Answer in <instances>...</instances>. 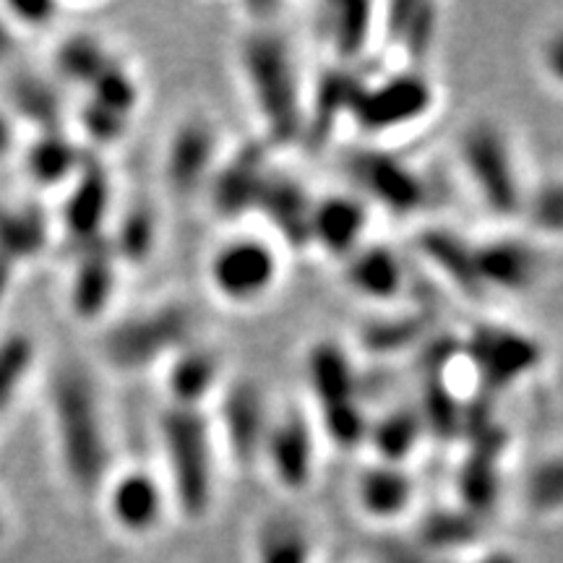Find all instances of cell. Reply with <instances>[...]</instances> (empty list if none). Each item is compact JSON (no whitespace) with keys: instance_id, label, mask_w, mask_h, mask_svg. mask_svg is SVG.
I'll list each match as a JSON object with an SVG mask.
<instances>
[{"instance_id":"6da1fadb","label":"cell","mask_w":563,"mask_h":563,"mask_svg":"<svg viewBox=\"0 0 563 563\" xmlns=\"http://www.w3.org/2000/svg\"><path fill=\"white\" fill-rule=\"evenodd\" d=\"M47 428L60 475L79 496H100L112 467V439L100 386L79 361H63L47 382Z\"/></svg>"},{"instance_id":"7a4b0ae2","label":"cell","mask_w":563,"mask_h":563,"mask_svg":"<svg viewBox=\"0 0 563 563\" xmlns=\"http://www.w3.org/2000/svg\"><path fill=\"white\" fill-rule=\"evenodd\" d=\"M238 74L262 139L272 152L298 146L306 131L308 89L290 37L277 24H253L235 47Z\"/></svg>"},{"instance_id":"3957f363","label":"cell","mask_w":563,"mask_h":563,"mask_svg":"<svg viewBox=\"0 0 563 563\" xmlns=\"http://www.w3.org/2000/svg\"><path fill=\"white\" fill-rule=\"evenodd\" d=\"M157 441L165 462L170 504L186 519H203L217 498V439L201 410L165 407L157 415Z\"/></svg>"},{"instance_id":"277c9868","label":"cell","mask_w":563,"mask_h":563,"mask_svg":"<svg viewBox=\"0 0 563 563\" xmlns=\"http://www.w3.org/2000/svg\"><path fill=\"white\" fill-rule=\"evenodd\" d=\"M196 342V311L183 300H162L112 321L100 334V357L112 373L159 371L175 352Z\"/></svg>"},{"instance_id":"5b68a950","label":"cell","mask_w":563,"mask_h":563,"mask_svg":"<svg viewBox=\"0 0 563 563\" xmlns=\"http://www.w3.org/2000/svg\"><path fill=\"white\" fill-rule=\"evenodd\" d=\"M456 157L483 209L496 220H519L527 186L509 131L493 118H473L456 136Z\"/></svg>"},{"instance_id":"8992f818","label":"cell","mask_w":563,"mask_h":563,"mask_svg":"<svg viewBox=\"0 0 563 563\" xmlns=\"http://www.w3.org/2000/svg\"><path fill=\"white\" fill-rule=\"evenodd\" d=\"M209 292L222 306L245 308L262 306L269 300L282 279V249L272 238L256 232H235L214 245L209 253L207 269Z\"/></svg>"},{"instance_id":"52a82bcc","label":"cell","mask_w":563,"mask_h":563,"mask_svg":"<svg viewBox=\"0 0 563 563\" xmlns=\"http://www.w3.org/2000/svg\"><path fill=\"white\" fill-rule=\"evenodd\" d=\"M435 102L439 91L426 70L402 68L376 81L363 79L347 121L355 123V129L368 139H384L426 121Z\"/></svg>"},{"instance_id":"ba28073f","label":"cell","mask_w":563,"mask_h":563,"mask_svg":"<svg viewBox=\"0 0 563 563\" xmlns=\"http://www.w3.org/2000/svg\"><path fill=\"white\" fill-rule=\"evenodd\" d=\"M344 170L352 191L373 209H382L397 220H410L428 207L431 186L412 162L386 146L363 144L344 154Z\"/></svg>"},{"instance_id":"9c48e42d","label":"cell","mask_w":563,"mask_h":563,"mask_svg":"<svg viewBox=\"0 0 563 563\" xmlns=\"http://www.w3.org/2000/svg\"><path fill=\"white\" fill-rule=\"evenodd\" d=\"M462 357L473 365L481 397L493 399L530 378L543 365V342L506 323H477L462 340Z\"/></svg>"},{"instance_id":"30bf717a","label":"cell","mask_w":563,"mask_h":563,"mask_svg":"<svg viewBox=\"0 0 563 563\" xmlns=\"http://www.w3.org/2000/svg\"><path fill=\"white\" fill-rule=\"evenodd\" d=\"M214 402V418L209 420L217 449H222L235 467H258L274 415L264 386L249 376L232 378V382H224Z\"/></svg>"},{"instance_id":"8fae6325","label":"cell","mask_w":563,"mask_h":563,"mask_svg":"<svg viewBox=\"0 0 563 563\" xmlns=\"http://www.w3.org/2000/svg\"><path fill=\"white\" fill-rule=\"evenodd\" d=\"M115 209V180L102 154L89 152L79 175L60 194L58 217H53L55 235H63L68 251L97 243L108 235Z\"/></svg>"},{"instance_id":"7c38bea8","label":"cell","mask_w":563,"mask_h":563,"mask_svg":"<svg viewBox=\"0 0 563 563\" xmlns=\"http://www.w3.org/2000/svg\"><path fill=\"white\" fill-rule=\"evenodd\" d=\"M262 139L243 141L222 154L214 173L203 188L209 209L224 224H241L256 214L258 196L269 178L274 157Z\"/></svg>"},{"instance_id":"4fadbf2b","label":"cell","mask_w":563,"mask_h":563,"mask_svg":"<svg viewBox=\"0 0 563 563\" xmlns=\"http://www.w3.org/2000/svg\"><path fill=\"white\" fill-rule=\"evenodd\" d=\"M319 439L313 418L300 405L274 410L258 467L285 493L308 490L319 473Z\"/></svg>"},{"instance_id":"5bb4252c","label":"cell","mask_w":563,"mask_h":563,"mask_svg":"<svg viewBox=\"0 0 563 563\" xmlns=\"http://www.w3.org/2000/svg\"><path fill=\"white\" fill-rule=\"evenodd\" d=\"M222 131L214 118L188 112L167 133L162 152V178L175 196H196L207 188L217 162L222 159Z\"/></svg>"},{"instance_id":"9a60e30c","label":"cell","mask_w":563,"mask_h":563,"mask_svg":"<svg viewBox=\"0 0 563 563\" xmlns=\"http://www.w3.org/2000/svg\"><path fill=\"white\" fill-rule=\"evenodd\" d=\"M475 269L485 295L532 292L548 274V256L532 238L493 235L475 241Z\"/></svg>"},{"instance_id":"2e32d148","label":"cell","mask_w":563,"mask_h":563,"mask_svg":"<svg viewBox=\"0 0 563 563\" xmlns=\"http://www.w3.org/2000/svg\"><path fill=\"white\" fill-rule=\"evenodd\" d=\"M123 269L112 256L108 241H97L70 251L66 279V308L70 319L97 327L108 319L118 298Z\"/></svg>"},{"instance_id":"e0dca14e","label":"cell","mask_w":563,"mask_h":563,"mask_svg":"<svg viewBox=\"0 0 563 563\" xmlns=\"http://www.w3.org/2000/svg\"><path fill=\"white\" fill-rule=\"evenodd\" d=\"M100 493L110 522L131 538H144L157 530L170 506L165 481L139 464L112 470Z\"/></svg>"},{"instance_id":"ac0fdd59","label":"cell","mask_w":563,"mask_h":563,"mask_svg":"<svg viewBox=\"0 0 563 563\" xmlns=\"http://www.w3.org/2000/svg\"><path fill=\"white\" fill-rule=\"evenodd\" d=\"M316 194L298 175L274 165L264 191L258 196L256 214L274 235V243L290 253L311 251V214Z\"/></svg>"},{"instance_id":"d6986e66","label":"cell","mask_w":563,"mask_h":563,"mask_svg":"<svg viewBox=\"0 0 563 563\" xmlns=\"http://www.w3.org/2000/svg\"><path fill=\"white\" fill-rule=\"evenodd\" d=\"M373 209L355 191L316 196L311 214V251L344 262L368 243Z\"/></svg>"},{"instance_id":"ffe728a7","label":"cell","mask_w":563,"mask_h":563,"mask_svg":"<svg viewBox=\"0 0 563 563\" xmlns=\"http://www.w3.org/2000/svg\"><path fill=\"white\" fill-rule=\"evenodd\" d=\"M159 371L167 407L180 410L207 412V405L214 402L224 386L222 355L199 340L175 352Z\"/></svg>"},{"instance_id":"44dd1931","label":"cell","mask_w":563,"mask_h":563,"mask_svg":"<svg viewBox=\"0 0 563 563\" xmlns=\"http://www.w3.org/2000/svg\"><path fill=\"white\" fill-rule=\"evenodd\" d=\"M302 376H306L316 412L363 402L355 357L340 340H332V336L316 340L302 357Z\"/></svg>"},{"instance_id":"7402d4cb","label":"cell","mask_w":563,"mask_h":563,"mask_svg":"<svg viewBox=\"0 0 563 563\" xmlns=\"http://www.w3.org/2000/svg\"><path fill=\"white\" fill-rule=\"evenodd\" d=\"M342 282L355 298L389 308L405 298L410 274L391 245L368 241L342 262Z\"/></svg>"},{"instance_id":"603a6c76","label":"cell","mask_w":563,"mask_h":563,"mask_svg":"<svg viewBox=\"0 0 563 563\" xmlns=\"http://www.w3.org/2000/svg\"><path fill=\"white\" fill-rule=\"evenodd\" d=\"M87 154L89 150H84L81 141L68 133V129H63L32 133L30 139L21 141L16 159L34 191L63 194L68 183L79 175Z\"/></svg>"},{"instance_id":"cb8c5ba5","label":"cell","mask_w":563,"mask_h":563,"mask_svg":"<svg viewBox=\"0 0 563 563\" xmlns=\"http://www.w3.org/2000/svg\"><path fill=\"white\" fill-rule=\"evenodd\" d=\"M0 104L9 110L19 129L32 133L66 129V97L53 76L37 74V70H13L3 81Z\"/></svg>"},{"instance_id":"d4e9b609","label":"cell","mask_w":563,"mask_h":563,"mask_svg":"<svg viewBox=\"0 0 563 563\" xmlns=\"http://www.w3.org/2000/svg\"><path fill=\"white\" fill-rule=\"evenodd\" d=\"M415 253L420 262L441 277L454 292L470 300H483L485 292L475 269V241L446 224H431L415 235Z\"/></svg>"},{"instance_id":"484cf974","label":"cell","mask_w":563,"mask_h":563,"mask_svg":"<svg viewBox=\"0 0 563 563\" xmlns=\"http://www.w3.org/2000/svg\"><path fill=\"white\" fill-rule=\"evenodd\" d=\"M55 241V222L37 201L0 199V258L16 266L40 262Z\"/></svg>"},{"instance_id":"4316f807","label":"cell","mask_w":563,"mask_h":563,"mask_svg":"<svg viewBox=\"0 0 563 563\" xmlns=\"http://www.w3.org/2000/svg\"><path fill=\"white\" fill-rule=\"evenodd\" d=\"M441 11L428 0H397L389 3L378 16V37L399 47L407 58V68H420L433 53L439 40Z\"/></svg>"},{"instance_id":"83f0119b","label":"cell","mask_w":563,"mask_h":563,"mask_svg":"<svg viewBox=\"0 0 563 563\" xmlns=\"http://www.w3.org/2000/svg\"><path fill=\"white\" fill-rule=\"evenodd\" d=\"M363 79L355 74V68L332 66L323 70L316 81V89L308 91L306 102V131H302L300 144L321 150L336 131V123L347 121L355 91Z\"/></svg>"},{"instance_id":"f1b7e54d","label":"cell","mask_w":563,"mask_h":563,"mask_svg":"<svg viewBox=\"0 0 563 563\" xmlns=\"http://www.w3.org/2000/svg\"><path fill=\"white\" fill-rule=\"evenodd\" d=\"M104 241L123 274L125 269H144L154 262L162 243L159 209L150 199H133L121 214H112Z\"/></svg>"},{"instance_id":"f546056e","label":"cell","mask_w":563,"mask_h":563,"mask_svg":"<svg viewBox=\"0 0 563 563\" xmlns=\"http://www.w3.org/2000/svg\"><path fill=\"white\" fill-rule=\"evenodd\" d=\"M418 481L407 467L371 462L355 477V504L373 522H394L412 509Z\"/></svg>"},{"instance_id":"4dcf8cb0","label":"cell","mask_w":563,"mask_h":563,"mask_svg":"<svg viewBox=\"0 0 563 563\" xmlns=\"http://www.w3.org/2000/svg\"><path fill=\"white\" fill-rule=\"evenodd\" d=\"M435 334V321L428 311H386L365 319L357 327V350L368 357H399L418 352L428 336Z\"/></svg>"},{"instance_id":"1f68e13d","label":"cell","mask_w":563,"mask_h":563,"mask_svg":"<svg viewBox=\"0 0 563 563\" xmlns=\"http://www.w3.org/2000/svg\"><path fill=\"white\" fill-rule=\"evenodd\" d=\"M323 30L332 47L334 66L355 68L373 40H378V9L361 0H342V3L323 5Z\"/></svg>"},{"instance_id":"d6a6232c","label":"cell","mask_w":563,"mask_h":563,"mask_svg":"<svg viewBox=\"0 0 563 563\" xmlns=\"http://www.w3.org/2000/svg\"><path fill=\"white\" fill-rule=\"evenodd\" d=\"M115 51L95 32H68L55 42L51 66L53 79L60 87H74L87 91L91 84L100 79V74L115 58Z\"/></svg>"},{"instance_id":"836d02e7","label":"cell","mask_w":563,"mask_h":563,"mask_svg":"<svg viewBox=\"0 0 563 563\" xmlns=\"http://www.w3.org/2000/svg\"><path fill=\"white\" fill-rule=\"evenodd\" d=\"M428 441L426 426L415 405H397L391 410L371 418L368 439L365 449H371L376 460L394 464V467H407V462L420 452L422 443Z\"/></svg>"},{"instance_id":"e575fe53","label":"cell","mask_w":563,"mask_h":563,"mask_svg":"<svg viewBox=\"0 0 563 563\" xmlns=\"http://www.w3.org/2000/svg\"><path fill=\"white\" fill-rule=\"evenodd\" d=\"M40 365L37 340L30 332L0 334V420L16 410Z\"/></svg>"},{"instance_id":"d590c367","label":"cell","mask_w":563,"mask_h":563,"mask_svg":"<svg viewBox=\"0 0 563 563\" xmlns=\"http://www.w3.org/2000/svg\"><path fill=\"white\" fill-rule=\"evenodd\" d=\"M483 522L485 519L462 509L460 504L439 506L420 519L412 543L433 555L460 551V548L475 545L483 538Z\"/></svg>"},{"instance_id":"8d00e7d4","label":"cell","mask_w":563,"mask_h":563,"mask_svg":"<svg viewBox=\"0 0 563 563\" xmlns=\"http://www.w3.org/2000/svg\"><path fill=\"white\" fill-rule=\"evenodd\" d=\"M422 399L418 412L426 426L428 439L452 443L462 439L464 405L462 397L449 384V373H422Z\"/></svg>"},{"instance_id":"74e56055","label":"cell","mask_w":563,"mask_h":563,"mask_svg":"<svg viewBox=\"0 0 563 563\" xmlns=\"http://www.w3.org/2000/svg\"><path fill=\"white\" fill-rule=\"evenodd\" d=\"M308 527L292 514H272L256 532V563H311Z\"/></svg>"},{"instance_id":"f35d334b","label":"cell","mask_w":563,"mask_h":563,"mask_svg":"<svg viewBox=\"0 0 563 563\" xmlns=\"http://www.w3.org/2000/svg\"><path fill=\"white\" fill-rule=\"evenodd\" d=\"M84 97L104 104V108L121 112V115L133 121L141 102H144V87H141L136 68H133L125 58H121V55H115L110 66L100 74V79L84 91Z\"/></svg>"},{"instance_id":"ab89813d","label":"cell","mask_w":563,"mask_h":563,"mask_svg":"<svg viewBox=\"0 0 563 563\" xmlns=\"http://www.w3.org/2000/svg\"><path fill=\"white\" fill-rule=\"evenodd\" d=\"M74 123L76 133H79L76 139L81 141L84 150L95 154H102L104 150L118 146L131 131V118L104 108L100 102L87 100V97H84L79 108L74 110Z\"/></svg>"},{"instance_id":"60d3db41","label":"cell","mask_w":563,"mask_h":563,"mask_svg":"<svg viewBox=\"0 0 563 563\" xmlns=\"http://www.w3.org/2000/svg\"><path fill=\"white\" fill-rule=\"evenodd\" d=\"M519 217L543 238L559 241L563 232V183L559 175H548L525 191Z\"/></svg>"},{"instance_id":"b9f144b4","label":"cell","mask_w":563,"mask_h":563,"mask_svg":"<svg viewBox=\"0 0 563 563\" xmlns=\"http://www.w3.org/2000/svg\"><path fill=\"white\" fill-rule=\"evenodd\" d=\"M527 506L540 517L561 511L563 504V460L559 452L543 454L525 477Z\"/></svg>"},{"instance_id":"7bdbcfd3","label":"cell","mask_w":563,"mask_h":563,"mask_svg":"<svg viewBox=\"0 0 563 563\" xmlns=\"http://www.w3.org/2000/svg\"><path fill=\"white\" fill-rule=\"evenodd\" d=\"M0 13L19 34V40L32 34H47L60 24L63 5L53 0H0Z\"/></svg>"},{"instance_id":"ee69618b","label":"cell","mask_w":563,"mask_h":563,"mask_svg":"<svg viewBox=\"0 0 563 563\" xmlns=\"http://www.w3.org/2000/svg\"><path fill=\"white\" fill-rule=\"evenodd\" d=\"M538 66L553 89H561L563 81V30L555 26L543 37L538 47Z\"/></svg>"},{"instance_id":"f6af8a7d","label":"cell","mask_w":563,"mask_h":563,"mask_svg":"<svg viewBox=\"0 0 563 563\" xmlns=\"http://www.w3.org/2000/svg\"><path fill=\"white\" fill-rule=\"evenodd\" d=\"M376 553L382 563H443L433 553L422 551L420 545L399 538H382L376 545Z\"/></svg>"},{"instance_id":"bcb514c9","label":"cell","mask_w":563,"mask_h":563,"mask_svg":"<svg viewBox=\"0 0 563 563\" xmlns=\"http://www.w3.org/2000/svg\"><path fill=\"white\" fill-rule=\"evenodd\" d=\"M21 150V129L9 115V110L0 104V167L16 159Z\"/></svg>"},{"instance_id":"7dc6e473","label":"cell","mask_w":563,"mask_h":563,"mask_svg":"<svg viewBox=\"0 0 563 563\" xmlns=\"http://www.w3.org/2000/svg\"><path fill=\"white\" fill-rule=\"evenodd\" d=\"M19 51H21L19 34L11 30V24L5 21L3 13H0V66H11V63L16 60Z\"/></svg>"},{"instance_id":"c3c4849f","label":"cell","mask_w":563,"mask_h":563,"mask_svg":"<svg viewBox=\"0 0 563 563\" xmlns=\"http://www.w3.org/2000/svg\"><path fill=\"white\" fill-rule=\"evenodd\" d=\"M19 269L9 262H3L0 258V319H3L5 308H9V300L13 295V287H16V279H19Z\"/></svg>"},{"instance_id":"681fc988","label":"cell","mask_w":563,"mask_h":563,"mask_svg":"<svg viewBox=\"0 0 563 563\" xmlns=\"http://www.w3.org/2000/svg\"><path fill=\"white\" fill-rule=\"evenodd\" d=\"M477 563H522V561H519L517 555L509 551H490V553H485Z\"/></svg>"},{"instance_id":"f907efd6","label":"cell","mask_w":563,"mask_h":563,"mask_svg":"<svg viewBox=\"0 0 563 563\" xmlns=\"http://www.w3.org/2000/svg\"><path fill=\"white\" fill-rule=\"evenodd\" d=\"M3 534H5V514L0 509V540H3Z\"/></svg>"}]
</instances>
